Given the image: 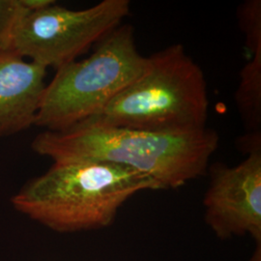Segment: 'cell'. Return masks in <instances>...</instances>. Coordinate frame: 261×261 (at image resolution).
Masks as SVG:
<instances>
[{
  "instance_id": "5",
  "label": "cell",
  "mask_w": 261,
  "mask_h": 261,
  "mask_svg": "<svg viewBox=\"0 0 261 261\" xmlns=\"http://www.w3.org/2000/svg\"><path fill=\"white\" fill-rule=\"evenodd\" d=\"M129 0H103L90 8L70 10L56 3L21 19L12 49L56 70L75 61L100 43L130 13Z\"/></svg>"
},
{
  "instance_id": "2",
  "label": "cell",
  "mask_w": 261,
  "mask_h": 261,
  "mask_svg": "<svg viewBox=\"0 0 261 261\" xmlns=\"http://www.w3.org/2000/svg\"><path fill=\"white\" fill-rule=\"evenodd\" d=\"M158 191L147 175L101 162L54 163L12 197L17 211L60 233L112 225L130 196Z\"/></svg>"
},
{
  "instance_id": "1",
  "label": "cell",
  "mask_w": 261,
  "mask_h": 261,
  "mask_svg": "<svg viewBox=\"0 0 261 261\" xmlns=\"http://www.w3.org/2000/svg\"><path fill=\"white\" fill-rule=\"evenodd\" d=\"M216 130L160 134L81 122L61 132L44 130L32 149L54 163L101 162L149 176L158 190L184 186L204 175L219 146Z\"/></svg>"
},
{
  "instance_id": "7",
  "label": "cell",
  "mask_w": 261,
  "mask_h": 261,
  "mask_svg": "<svg viewBox=\"0 0 261 261\" xmlns=\"http://www.w3.org/2000/svg\"><path fill=\"white\" fill-rule=\"evenodd\" d=\"M47 68L13 49L0 51V138L35 125L47 84Z\"/></svg>"
},
{
  "instance_id": "6",
  "label": "cell",
  "mask_w": 261,
  "mask_h": 261,
  "mask_svg": "<svg viewBox=\"0 0 261 261\" xmlns=\"http://www.w3.org/2000/svg\"><path fill=\"white\" fill-rule=\"evenodd\" d=\"M203 205L206 224L219 239L250 235L261 243V145L235 167L210 166Z\"/></svg>"
},
{
  "instance_id": "9",
  "label": "cell",
  "mask_w": 261,
  "mask_h": 261,
  "mask_svg": "<svg viewBox=\"0 0 261 261\" xmlns=\"http://www.w3.org/2000/svg\"><path fill=\"white\" fill-rule=\"evenodd\" d=\"M28 13L21 0H0V51L12 49L16 30Z\"/></svg>"
},
{
  "instance_id": "11",
  "label": "cell",
  "mask_w": 261,
  "mask_h": 261,
  "mask_svg": "<svg viewBox=\"0 0 261 261\" xmlns=\"http://www.w3.org/2000/svg\"><path fill=\"white\" fill-rule=\"evenodd\" d=\"M248 261H261V243H256L255 250Z\"/></svg>"
},
{
  "instance_id": "4",
  "label": "cell",
  "mask_w": 261,
  "mask_h": 261,
  "mask_svg": "<svg viewBox=\"0 0 261 261\" xmlns=\"http://www.w3.org/2000/svg\"><path fill=\"white\" fill-rule=\"evenodd\" d=\"M130 24L115 28L89 57L56 70L47 84L35 125L61 132L99 114L146 68Z\"/></svg>"
},
{
  "instance_id": "10",
  "label": "cell",
  "mask_w": 261,
  "mask_h": 261,
  "mask_svg": "<svg viewBox=\"0 0 261 261\" xmlns=\"http://www.w3.org/2000/svg\"><path fill=\"white\" fill-rule=\"evenodd\" d=\"M23 6L29 12H35L45 9L56 3L54 0H21Z\"/></svg>"
},
{
  "instance_id": "3",
  "label": "cell",
  "mask_w": 261,
  "mask_h": 261,
  "mask_svg": "<svg viewBox=\"0 0 261 261\" xmlns=\"http://www.w3.org/2000/svg\"><path fill=\"white\" fill-rule=\"evenodd\" d=\"M208 107L202 69L181 44H174L149 56L142 74L87 120L108 127L188 134L205 129Z\"/></svg>"
},
{
  "instance_id": "8",
  "label": "cell",
  "mask_w": 261,
  "mask_h": 261,
  "mask_svg": "<svg viewBox=\"0 0 261 261\" xmlns=\"http://www.w3.org/2000/svg\"><path fill=\"white\" fill-rule=\"evenodd\" d=\"M251 61L240 73L235 101L248 135L260 134L261 127V46L249 49Z\"/></svg>"
}]
</instances>
